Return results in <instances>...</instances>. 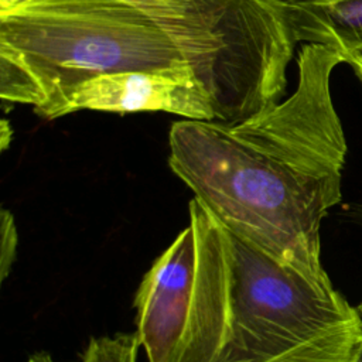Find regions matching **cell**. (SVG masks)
<instances>
[{"label":"cell","mask_w":362,"mask_h":362,"mask_svg":"<svg viewBox=\"0 0 362 362\" xmlns=\"http://www.w3.org/2000/svg\"><path fill=\"white\" fill-rule=\"evenodd\" d=\"M338 49L303 45L294 93L238 123L184 119L170 129L168 164L226 228L310 276L321 222L341 201L346 140L331 96Z\"/></svg>","instance_id":"cell-1"},{"label":"cell","mask_w":362,"mask_h":362,"mask_svg":"<svg viewBox=\"0 0 362 362\" xmlns=\"http://www.w3.org/2000/svg\"><path fill=\"white\" fill-rule=\"evenodd\" d=\"M195 273L171 362H355L362 317L334 288L188 205Z\"/></svg>","instance_id":"cell-2"},{"label":"cell","mask_w":362,"mask_h":362,"mask_svg":"<svg viewBox=\"0 0 362 362\" xmlns=\"http://www.w3.org/2000/svg\"><path fill=\"white\" fill-rule=\"evenodd\" d=\"M124 71L194 76L173 41L126 1L31 0L0 10L4 102L47 117L74 86Z\"/></svg>","instance_id":"cell-3"},{"label":"cell","mask_w":362,"mask_h":362,"mask_svg":"<svg viewBox=\"0 0 362 362\" xmlns=\"http://www.w3.org/2000/svg\"><path fill=\"white\" fill-rule=\"evenodd\" d=\"M177 47L215 120L242 122L280 102L297 44L284 0H120Z\"/></svg>","instance_id":"cell-4"},{"label":"cell","mask_w":362,"mask_h":362,"mask_svg":"<svg viewBox=\"0 0 362 362\" xmlns=\"http://www.w3.org/2000/svg\"><path fill=\"white\" fill-rule=\"evenodd\" d=\"M90 109L115 113L167 112L215 120L208 93L194 76L173 72L124 71L83 81L66 92L45 119Z\"/></svg>","instance_id":"cell-5"},{"label":"cell","mask_w":362,"mask_h":362,"mask_svg":"<svg viewBox=\"0 0 362 362\" xmlns=\"http://www.w3.org/2000/svg\"><path fill=\"white\" fill-rule=\"evenodd\" d=\"M195 273V238L184 228L143 276L134 297L137 334L148 362H171Z\"/></svg>","instance_id":"cell-6"},{"label":"cell","mask_w":362,"mask_h":362,"mask_svg":"<svg viewBox=\"0 0 362 362\" xmlns=\"http://www.w3.org/2000/svg\"><path fill=\"white\" fill-rule=\"evenodd\" d=\"M297 42L362 48V0H284Z\"/></svg>","instance_id":"cell-7"},{"label":"cell","mask_w":362,"mask_h":362,"mask_svg":"<svg viewBox=\"0 0 362 362\" xmlns=\"http://www.w3.org/2000/svg\"><path fill=\"white\" fill-rule=\"evenodd\" d=\"M140 337L136 332L90 338L82 362H137Z\"/></svg>","instance_id":"cell-8"},{"label":"cell","mask_w":362,"mask_h":362,"mask_svg":"<svg viewBox=\"0 0 362 362\" xmlns=\"http://www.w3.org/2000/svg\"><path fill=\"white\" fill-rule=\"evenodd\" d=\"M17 249V229L11 212L1 209V222H0V270L1 280H4L11 269V264L16 259Z\"/></svg>","instance_id":"cell-9"},{"label":"cell","mask_w":362,"mask_h":362,"mask_svg":"<svg viewBox=\"0 0 362 362\" xmlns=\"http://www.w3.org/2000/svg\"><path fill=\"white\" fill-rule=\"evenodd\" d=\"M341 54H342V57H344V61L351 65V68L354 69L355 75H356V76L359 78V81L362 82V48L342 51Z\"/></svg>","instance_id":"cell-10"},{"label":"cell","mask_w":362,"mask_h":362,"mask_svg":"<svg viewBox=\"0 0 362 362\" xmlns=\"http://www.w3.org/2000/svg\"><path fill=\"white\" fill-rule=\"evenodd\" d=\"M345 215H346L348 221L362 226V204H354V205L348 206L345 211Z\"/></svg>","instance_id":"cell-11"},{"label":"cell","mask_w":362,"mask_h":362,"mask_svg":"<svg viewBox=\"0 0 362 362\" xmlns=\"http://www.w3.org/2000/svg\"><path fill=\"white\" fill-rule=\"evenodd\" d=\"M27 362H55L48 354H35L28 358Z\"/></svg>","instance_id":"cell-12"},{"label":"cell","mask_w":362,"mask_h":362,"mask_svg":"<svg viewBox=\"0 0 362 362\" xmlns=\"http://www.w3.org/2000/svg\"><path fill=\"white\" fill-rule=\"evenodd\" d=\"M358 311H359V314H361V317H362V303L359 304ZM355 362H362V346H361V349H359V352H358V356H356V361H355Z\"/></svg>","instance_id":"cell-13"}]
</instances>
